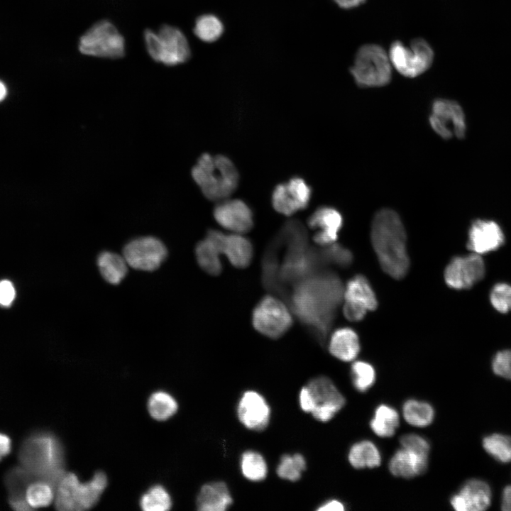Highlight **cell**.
Instances as JSON below:
<instances>
[{
    "label": "cell",
    "mask_w": 511,
    "mask_h": 511,
    "mask_svg": "<svg viewBox=\"0 0 511 511\" xmlns=\"http://www.w3.org/2000/svg\"><path fill=\"white\" fill-rule=\"evenodd\" d=\"M79 48L84 55L118 58L124 54V40L114 25L101 21L81 37Z\"/></svg>",
    "instance_id": "9c48e42d"
},
{
    "label": "cell",
    "mask_w": 511,
    "mask_h": 511,
    "mask_svg": "<svg viewBox=\"0 0 511 511\" xmlns=\"http://www.w3.org/2000/svg\"><path fill=\"white\" fill-rule=\"evenodd\" d=\"M178 406L175 399L168 392L157 391L149 397L148 409L153 418L163 421L175 414Z\"/></svg>",
    "instance_id": "4dcf8cb0"
},
{
    "label": "cell",
    "mask_w": 511,
    "mask_h": 511,
    "mask_svg": "<svg viewBox=\"0 0 511 511\" xmlns=\"http://www.w3.org/2000/svg\"><path fill=\"white\" fill-rule=\"evenodd\" d=\"M485 273V266L481 255L472 253L453 258L445 268L444 280L452 289L466 290L480 281Z\"/></svg>",
    "instance_id": "9a60e30c"
},
{
    "label": "cell",
    "mask_w": 511,
    "mask_h": 511,
    "mask_svg": "<svg viewBox=\"0 0 511 511\" xmlns=\"http://www.w3.org/2000/svg\"><path fill=\"white\" fill-rule=\"evenodd\" d=\"M351 374L353 385L359 392L367 391L375 383V371L371 364L358 361L351 365Z\"/></svg>",
    "instance_id": "f35d334b"
},
{
    "label": "cell",
    "mask_w": 511,
    "mask_h": 511,
    "mask_svg": "<svg viewBox=\"0 0 511 511\" xmlns=\"http://www.w3.org/2000/svg\"><path fill=\"white\" fill-rule=\"evenodd\" d=\"M54 486L41 480L29 484L26 490V500L31 508L46 507L54 498Z\"/></svg>",
    "instance_id": "e575fe53"
},
{
    "label": "cell",
    "mask_w": 511,
    "mask_h": 511,
    "mask_svg": "<svg viewBox=\"0 0 511 511\" xmlns=\"http://www.w3.org/2000/svg\"><path fill=\"white\" fill-rule=\"evenodd\" d=\"M106 485L107 478L102 471L96 472L84 483L75 473H65L56 486L55 507L61 511L89 509L97 504Z\"/></svg>",
    "instance_id": "5b68a950"
},
{
    "label": "cell",
    "mask_w": 511,
    "mask_h": 511,
    "mask_svg": "<svg viewBox=\"0 0 511 511\" xmlns=\"http://www.w3.org/2000/svg\"><path fill=\"white\" fill-rule=\"evenodd\" d=\"M343 293L341 282L334 274L314 273L297 283L290 304L298 319L324 340Z\"/></svg>",
    "instance_id": "6da1fadb"
},
{
    "label": "cell",
    "mask_w": 511,
    "mask_h": 511,
    "mask_svg": "<svg viewBox=\"0 0 511 511\" xmlns=\"http://www.w3.org/2000/svg\"><path fill=\"white\" fill-rule=\"evenodd\" d=\"M16 296L13 284L8 280H0V307H9Z\"/></svg>",
    "instance_id": "ee69618b"
},
{
    "label": "cell",
    "mask_w": 511,
    "mask_h": 511,
    "mask_svg": "<svg viewBox=\"0 0 511 511\" xmlns=\"http://www.w3.org/2000/svg\"><path fill=\"white\" fill-rule=\"evenodd\" d=\"M429 123L432 129L441 138L454 136L462 138L466 133V119L461 106L456 101L439 99L432 106Z\"/></svg>",
    "instance_id": "4fadbf2b"
},
{
    "label": "cell",
    "mask_w": 511,
    "mask_h": 511,
    "mask_svg": "<svg viewBox=\"0 0 511 511\" xmlns=\"http://www.w3.org/2000/svg\"><path fill=\"white\" fill-rule=\"evenodd\" d=\"M243 476L251 481H261L266 478L268 466L263 456L255 451H245L241 458Z\"/></svg>",
    "instance_id": "1f68e13d"
},
{
    "label": "cell",
    "mask_w": 511,
    "mask_h": 511,
    "mask_svg": "<svg viewBox=\"0 0 511 511\" xmlns=\"http://www.w3.org/2000/svg\"><path fill=\"white\" fill-rule=\"evenodd\" d=\"M492 306L500 313L511 311V285L505 282L495 284L490 292Z\"/></svg>",
    "instance_id": "ab89813d"
},
{
    "label": "cell",
    "mask_w": 511,
    "mask_h": 511,
    "mask_svg": "<svg viewBox=\"0 0 511 511\" xmlns=\"http://www.w3.org/2000/svg\"><path fill=\"white\" fill-rule=\"evenodd\" d=\"M334 1L342 9H351L363 4L366 0H334Z\"/></svg>",
    "instance_id": "c3c4849f"
},
{
    "label": "cell",
    "mask_w": 511,
    "mask_h": 511,
    "mask_svg": "<svg viewBox=\"0 0 511 511\" xmlns=\"http://www.w3.org/2000/svg\"><path fill=\"white\" fill-rule=\"evenodd\" d=\"M220 249L230 263L236 268L247 267L253 257V246L251 241L240 233H223Z\"/></svg>",
    "instance_id": "cb8c5ba5"
},
{
    "label": "cell",
    "mask_w": 511,
    "mask_h": 511,
    "mask_svg": "<svg viewBox=\"0 0 511 511\" xmlns=\"http://www.w3.org/2000/svg\"><path fill=\"white\" fill-rule=\"evenodd\" d=\"M344 510V504L337 500H328L317 508L319 511H343Z\"/></svg>",
    "instance_id": "f6af8a7d"
},
{
    "label": "cell",
    "mask_w": 511,
    "mask_h": 511,
    "mask_svg": "<svg viewBox=\"0 0 511 511\" xmlns=\"http://www.w3.org/2000/svg\"><path fill=\"white\" fill-rule=\"evenodd\" d=\"M329 350L335 358L342 361H353L360 351L357 334L348 327L338 329L330 338Z\"/></svg>",
    "instance_id": "d4e9b609"
},
{
    "label": "cell",
    "mask_w": 511,
    "mask_h": 511,
    "mask_svg": "<svg viewBox=\"0 0 511 511\" xmlns=\"http://www.w3.org/2000/svg\"><path fill=\"white\" fill-rule=\"evenodd\" d=\"M371 242L382 269L390 277L402 278L410 260L406 232L399 215L390 209L379 210L371 226Z\"/></svg>",
    "instance_id": "7a4b0ae2"
},
{
    "label": "cell",
    "mask_w": 511,
    "mask_h": 511,
    "mask_svg": "<svg viewBox=\"0 0 511 511\" xmlns=\"http://www.w3.org/2000/svg\"><path fill=\"white\" fill-rule=\"evenodd\" d=\"M505 243L500 226L493 221L477 219L468 231L467 248L474 253L485 254L498 249Z\"/></svg>",
    "instance_id": "ffe728a7"
},
{
    "label": "cell",
    "mask_w": 511,
    "mask_h": 511,
    "mask_svg": "<svg viewBox=\"0 0 511 511\" xmlns=\"http://www.w3.org/2000/svg\"><path fill=\"white\" fill-rule=\"evenodd\" d=\"M306 467V461L302 454H285L281 457L276 471L278 476L282 479L297 481L301 478Z\"/></svg>",
    "instance_id": "d590c367"
},
{
    "label": "cell",
    "mask_w": 511,
    "mask_h": 511,
    "mask_svg": "<svg viewBox=\"0 0 511 511\" xmlns=\"http://www.w3.org/2000/svg\"><path fill=\"white\" fill-rule=\"evenodd\" d=\"M237 415L241 423L248 429L262 431L270 422V408L260 393L248 390L240 398Z\"/></svg>",
    "instance_id": "ac0fdd59"
},
{
    "label": "cell",
    "mask_w": 511,
    "mask_h": 511,
    "mask_svg": "<svg viewBox=\"0 0 511 511\" xmlns=\"http://www.w3.org/2000/svg\"><path fill=\"white\" fill-rule=\"evenodd\" d=\"M204 196L214 202L229 198L238 184V173L230 159L222 155L202 154L191 170Z\"/></svg>",
    "instance_id": "277c9868"
},
{
    "label": "cell",
    "mask_w": 511,
    "mask_h": 511,
    "mask_svg": "<svg viewBox=\"0 0 511 511\" xmlns=\"http://www.w3.org/2000/svg\"><path fill=\"white\" fill-rule=\"evenodd\" d=\"M393 68L407 77H416L432 65L434 55L431 45L422 38L412 40L410 45L393 42L388 52Z\"/></svg>",
    "instance_id": "ba28073f"
},
{
    "label": "cell",
    "mask_w": 511,
    "mask_h": 511,
    "mask_svg": "<svg viewBox=\"0 0 511 511\" xmlns=\"http://www.w3.org/2000/svg\"><path fill=\"white\" fill-rule=\"evenodd\" d=\"M221 21L214 15H203L196 21L194 32L202 40L211 43L217 40L223 33Z\"/></svg>",
    "instance_id": "8d00e7d4"
},
{
    "label": "cell",
    "mask_w": 511,
    "mask_h": 511,
    "mask_svg": "<svg viewBox=\"0 0 511 511\" xmlns=\"http://www.w3.org/2000/svg\"><path fill=\"white\" fill-rule=\"evenodd\" d=\"M308 225L311 229L318 230L314 236V241L322 246L334 243L338 238L343 219L339 211L329 207L317 209L309 218Z\"/></svg>",
    "instance_id": "44dd1931"
},
{
    "label": "cell",
    "mask_w": 511,
    "mask_h": 511,
    "mask_svg": "<svg viewBox=\"0 0 511 511\" xmlns=\"http://www.w3.org/2000/svg\"><path fill=\"white\" fill-rule=\"evenodd\" d=\"M292 322V316L285 304L270 295L264 297L253 312L255 329L271 339H278L284 335Z\"/></svg>",
    "instance_id": "30bf717a"
},
{
    "label": "cell",
    "mask_w": 511,
    "mask_h": 511,
    "mask_svg": "<svg viewBox=\"0 0 511 511\" xmlns=\"http://www.w3.org/2000/svg\"><path fill=\"white\" fill-rule=\"evenodd\" d=\"M324 247L326 248L321 253L325 263H333L341 267H346L351 263L352 254L346 248L335 243Z\"/></svg>",
    "instance_id": "60d3db41"
},
{
    "label": "cell",
    "mask_w": 511,
    "mask_h": 511,
    "mask_svg": "<svg viewBox=\"0 0 511 511\" xmlns=\"http://www.w3.org/2000/svg\"><path fill=\"white\" fill-rule=\"evenodd\" d=\"M11 447V439L6 435L0 433V461L9 454Z\"/></svg>",
    "instance_id": "bcb514c9"
},
{
    "label": "cell",
    "mask_w": 511,
    "mask_h": 511,
    "mask_svg": "<svg viewBox=\"0 0 511 511\" xmlns=\"http://www.w3.org/2000/svg\"><path fill=\"white\" fill-rule=\"evenodd\" d=\"M306 386L314 403L311 414L317 420L323 422L330 420L346 404L344 397L327 377L312 378Z\"/></svg>",
    "instance_id": "7c38bea8"
},
{
    "label": "cell",
    "mask_w": 511,
    "mask_h": 511,
    "mask_svg": "<svg viewBox=\"0 0 511 511\" xmlns=\"http://www.w3.org/2000/svg\"><path fill=\"white\" fill-rule=\"evenodd\" d=\"M400 443L402 448L412 450L422 455L429 456L430 446L427 440L416 434L402 436Z\"/></svg>",
    "instance_id": "7bdbcfd3"
},
{
    "label": "cell",
    "mask_w": 511,
    "mask_h": 511,
    "mask_svg": "<svg viewBox=\"0 0 511 511\" xmlns=\"http://www.w3.org/2000/svg\"><path fill=\"white\" fill-rule=\"evenodd\" d=\"M19 460L35 481H45L55 488L65 473L62 444L49 433L28 437L21 447Z\"/></svg>",
    "instance_id": "3957f363"
},
{
    "label": "cell",
    "mask_w": 511,
    "mask_h": 511,
    "mask_svg": "<svg viewBox=\"0 0 511 511\" xmlns=\"http://www.w3.org/2000/svg\"><path fill=\"white\" fill-rule=\"evenodd\" d=\"M221 254L218 248L207 237L199 241L195 248V255L199 265L207 273L219 275L222 270L219 258Z\"/></svg>",
    "instance_id": "f546056e"
},
{
    "label": "cell",
    "mask_w": 511,
    "mask_h": 511,
    "mask_svg": "<svg viewBox=\"0 0 511 511\" xmlns=\"http://www.w3.org/2000/svg\"><path fill=\"white\" fill-rule=\"evenodd\" d=\"M343 298V313L351 322L363 319L368 311L375 309L378 306L373 288L368 280L361 275L348 280L344 289Z\"/></svg>",
    "instance_id": "5bb4252c"
},
{
    "label": "cell",
    "mask_w": 511,
    "mask_h": 511,
    "mask_svg": "<svg viewBox=\"0 0 511 511\" xmlns=\"http://www.w3.org/2000/svg\"><path fill=\"white\" fill-rule=\"evenodd\" d=\"M214 217L220 226L236 233H246L253 226L252 211L241 199L228 198L218 202Z\"/></svg>",
    "instance_id": "e0dca14e"
},
{
    "label": "cell",
    "mask_w": 511,
    "mask_h": 511,
    "mask_svg": "<svg viewBox=\"0 0 511 511\" xmlns=\"http://www.w3.org/2000/svg\"><path fill=\"white\" fill-rule=\"evenodd\" d=\"M97 264L102 278L111 285L119 284L126 277L129 267L123 255L109 251L99 253Z\"/></svg>",
    "instance_id": "484cf974"
},
{
    "label": "cell",
    "mask_w": 511,
    "mask_h": 511,
    "mask_svg": "<svg viewBox=\"0 0 511 511\" xmlns=\"http://www.w3.org/2000/svg\"><path fill=\"white\" fill-rule=\"evenodd\" d=\"M400 424L397 411L385 404L380 405L375 410L374 417L370 422L372 431L380 437L392 436Z\"/></svg>",
    "instance_id": "83f0119b"
},
{
    "label": "cell",
    "mask_w": 511,
    "mask_h": 511,
    "mask_svg": "<svg viewBox=\"0 0 511 511\" xmlns=\"http://www.w3.org/2000/svg\"><path fill=\"white\" fill-rule=\"evenodd\" d=\"M501 508L511 511V485L506 486L502 493Z\"/></svg>",
    "instance_id": "7dc6e473"
},
{
    "label": "cell",
    "mask_w": 511,
    "mask_h": 511,
    "mask_svg": "<svg viewBox=\"0 0 511 511\" xmlns=\"http://www.w3.org/2000/svg\"><path fill=\"white\" fill-rule=\"evenodd\" d=\"M33 481L35 480L31 474L22 466L11 470L6 478L10 493L9 499L26 498V490Z\"/></svg>",
    "instance_id": "74e56055"
},
{
    "label": "cell",
    "mask_w": 511,
    "mask_h": 511,
    "mask_svg": "<svg viewBox=\"0 0 511 511\" xmlns=\"http://www.w3.org/2000/svg\"><path fill=\"white\" fill-rule=\"evenodd\" d=\"M312 190L300 177H293L287 183L278 185L272 197L273 208L279 213L290 216L308 205Z\"/></svg>",
    "instance_id": "2e32d148"
},
{
    "label": "cell",
    "mask_w": 511,
    "mask_h": 511,
    "mask_svg": "<svg viewBox=\"0 0 511 511\" xmlns=\"http://www.w3.org/2000/svg\"><path fill=\"white\" fill-rule=\"evenodd\" d=\"M491 500L489 485L482 480L471 479L453 495L450 502L457 511H482L488 508Z\"/></svg>",
    "instance_id": "d6986e66"
},
{
    "label": "cell",
    "mask_w": 511,
    "mask_h": 511,
    "mask_svg": "<svg viewBox=\"0 0 511 511\" xmlns=\"http://www.w3.org/2000/svg\"><path fill=\"white\" fill-rule=\"evenodd\" d=\"M491 366L495 375L511 380V349L498 351L494 356Z\"/></svg>",
    "instance_id": "b9f144b4"
},
{
    "label": "cell",
    "mask_w": 511,
    "mask_h": 511,
    "mask_svg": "<svg viewBox=\"0 0 511 511\" xmlns=\"http://www.w3.org/2000/svg\"><path fill=\"white\" fill-rule=\"evenodd\" d=\"M428 466V456L401 448L389 461L390 473L397 477L410 478L424 473Z\"/></svg>",
    "instance_id": "7402d4cb"
},
{
    "label": "cell",
    "mask_w": 511,
    "mask_h": 511,
    "mask_svg": "<svg viewBox=\"0 0 511 511\" xmlns=\"http://www.w3.org/2000/svg\"><path fill=\"white\" fill-rule=\"evenodd\" d=\"M144 35L148 53L155 61L175 65L185 62L190 55L185 36L176 28L163 26L157 33L145 31Z\"/></svg>",
    "instance_id": "52a82bcc"
},
{
    "label": "cell",
    "mask_w": 511,
    "mask_h": 511,
    "mask_svg": "<svg viewBox=\"0 0 511 511\" xmlns=\"http://www.w3.org/2000/svg\"><path fill=\"white\" fill-rule=\"evenodd\" d=\"M7 95V88L5 84L0 80V102L4 101Z\"/></svg>",
    "instance_id": "681fc988"
},
{
    "label": "cell",
    "mask_w": 511,
    "mask_h": 511,
    "mask_svg": "<svg viewBox=\"0 0 511 511\" xmlns=\"http://www.w3.org/2000/svg\"><path fill=\"white\" fill-rule=\"evenodd\" d=\"M122 253L129 267L143 271L158 269L167 255L165 244L150 236L131 240L125 245Z\"/></svg>",
    "instance_id": "8fae6325"
},
{
    "label": "cell",
    "mask_w": 511,
    "mask_h": 511,
    "mask_svg": "<svg viewBox=\"0 0 511 511\" xmlns=\"http://www.w3.org/2000/svg\"><path fill=\"white\" fill-rule=\"evenodd\" d=\"M402 414L409 424L416 427H425L433 422L434 410L427 402L410 399L405 402Z\"/></svg>",
    "instance_id": "f1b7e54d"
},
{
    "label": "cell",
    "mask_w": 511,
    "mask_h": 511,
    "mask_svg": "<svg viewBox=\"0 0 511 511\" xmlns=\"http://www.w3.org/2000/svg\"><path fill=\"white\" fill-rule=\"evenodd\" d=\"M140 506L145 511H166L170 509L172 500L164 487L156 485L141 496Z\"/></svg>",
    "instance_id": "836d02e7"
},
{
    "label": "cell",
    "mask_w": 511,
    "mask_h": 511,
    "mask_svg": "<svg viewBox=\"0 0 511 511\" xmlns=\"http://www.w3.org/2000/svg\"><path fill=\"white\" fill-rule=\"evenodd\" d=\"M392 68L388 53L383 48L366 44L356 52L350 72L358 86L380 87L390 82Z\"/></svg>",
    "instance_id": "8992f818"
},
{
    "label": "cell",
    "mask_w": 511,
    "mask_h": 511,
    "mask_svg": "<svg viewBox=\"0 0 511 511\" xmlns=\"http://www.w3.org/2000/svg\"><path fill=\"white\" fill-rule=\"evenodd\" d=\"M348 459L356 469L374 468L380 465L381 454L376 445L369 440L355 443L350 448Z\"/></svg>",
    "instance_id": "4316f807"
},
{
    "label": "cell",
    "mask_w": 511,
    "mask_h": 511,
    "mask_svg": "<svg viewBox=\"0 0 511 511\" xmlns=\"http://www.w3.org/2000/svg\"><path fill=\"white\" fill-rule=\"evenodd\" d=\"M483 446L486 452L501 463L511 461V437L502 434H493L484 437Z\"/></svg>",
    "instance_id": "d6a6232c"
},
{
    "label": "cell",
    "mask_w": 511,
    "mask_h": 511,
    "mask_svg": "<svg viewBox=\"0 0 511 511\" xmlns=\"http://www.w3.org/2000/svg\"><path fill=\"white\" fill-rule=\"evenodd\" d=\"M232 502L233 498L226 484L214 481L201 488L197 498V507L200 511H225Z\"/></svg>",
    "instance_id": "603a6c76"
}]
</instances>
